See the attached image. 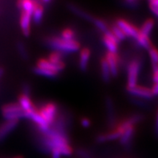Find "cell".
<instances>
[{
	"mask_svg": "<svg viewBox=\"0 0 158 158\" xmlns=\"http://www.w3.org/2000/svg\"><path fill=\"white\" fill-rule=\"evenodd\" d=\"M45 44L53 51H59L65 54H72L78 52L81 49V44L76 40H68L61 37L60 36H49L45 40Z\"/></svg>",
	"mask_w": 158,
	"mask_h": 158,
	"instance_id": "6da1fadb",
	"label": "cell"
},
{
	"mask_svg": "<svg viewBox=\"0 0 158 158\" xmlns=\"http://www.w3.org/2000/svg\"><path fill=\"white\" fill-rule=\"evenodd\" d=\"M142 65V59L140 57H135L132 59L128 63L127 67V87L130 88L138 85V77L141 73Z\"/></svg>",
	"mask_w": 158,
	"mask_h": 158,
	"instance_id": "7a4b0ae2",
	"label": "cell"
},
{
	"mask_svg": "<svg viewBox=\"0 0 158 158\" xmlns=\"http://www.w3.org/2000/svg\"><path fill=\"white\" fill-rule=\"evenodd\" d=\"M1 113L5 120L19 121L21 118H27L25 112L18 102H10L4 105L1 108Z\"/></svg>",
	"mask_w": 158,
	"mask_h": 158,
	"instance_id": "3957f363",
	"label": "cell"
},
{
	"mask_svg": "<svg viewBox=\"0 0 158 158\" xmlns=\"http://www.w3.org/2000/svg\"><path fill=\"white\" fill-rule=\"evenodd\" d=\"M38 111L45 122L51 127L59 116V106L54 102H48L41 106Z\"/></svg>",
	"mask_w": 158,
	"mask_h": 158,
	"instance_id": "277c9868",
	"label": "cell"
},
{
	"mask_svg": "<svg viewBox=\"0 0 158 158\" xmlns=\"http://www.w3.org/2000/svg\"><path fill=\"white\" fill-rule=\"evenodd\" d=\"M115 23L122 29L127 37H130V38L135 40L139 35L140 29L127 20L122 19V18H118L116 20Z\"/></svg>",
	"mask_w": 158,
	"mask_h": 158,
	"instance_id": "5b68a950",
	"label": "cell"
},
{
	"mask_svg": "<svg viewBox=\"0 0 158 158\" xmlns=\"http://www.w3.org/2000/svg\"><path fill=\"white\" fill-rule=\"evenodd\" d=\"M128 94L133 96V98L143 99V100H149L154 97L152 89H149L147 86L136 85L135 86L130 88H126Z\"/></svg>",
	"mask_w": 158,
	"mask_h": 158,
	"instance_id": "8992f818",
	"label": "cell"
},
{
	"mask_svg": "<svg viewBox=\"0 0 158 158\" xmlns=\"http://www.w3.org/2000/svg\"><path fill=\"white\" fill-rule=\"evenodd\" d=\"M32 13L27 11H21L19 19V26L23 36L29 37L31 34Z\"/></svg>",
	"mask_w": 158,
	"mask_h": 158,
	"instance_id": "52a82bcc",
	"label": "cell"
},
{
	"mask_svg": "<svg viewBox=\"0 0 158 158\" xmlns=\"http://www.w3.org/2000/svg\"><path fill=\"white\" fill-rule=\"evenodd\" d=\"M105 58L107 61L109 67L111 76L115 78L118 74V67L120 64V58L117 53H113L107 51L105 54Z\"/></svg>",
	"mask_w": 158,
	"mask_h": 158,
	"instance_id": "ba28073f",
	"label": "cell"
},
{
	"mask_svg": "<svg viewBox=\"0 0 158 158\" xmlns=\"http://www.w3.org/2000/svg\"><path fill=\"white\" fill-rule=\"evenodd\" d=\"M105 103H106V115H107V121L108 126L113 129L116 127L117 121H116V111L115 107L112 98L109 96H107L105 100Z\"/></svg>",
	"mask_w": 158,
	"mask_h": 158,
	"instance_id": "9c48e42d",
	"label": "cell"
},
{
	"mask_svg": "<svg viewBox=\"0 0 158 158\" xmlns=\"http://www.w3.org/2000/svg\"><path fill=\"white\" fill-rule=\"evenodd\" d=\"M122 134H123V132L119 128L115 127L113 129L110 130V131L99 134L96 137L95 141L98 143H102L108 141H114V140L119 139Z\"/></svg>",
	"mask_w": 158,
	"mask_h": 158,
	"instance_id": "30bf717a",
	"label": "cell"
},
{
	"mask_svg": "<svg viewBox=\"0 0 158 158\" xmlns=\"http://www.w3.org/2000/svg\"><path fill=\"white\" fill-rule=\"evenodd\" d=\"M102 41L107 51L113 53H117L118 48V40L111 32L110 29L106 33H104L102 36Z\"/></svg>",
	"mask_w": 158,
	"mask_h": 158,
	"instance_id": "8fae6325",
	"label": "cell"
},
{
	"mask_svg": "<svg viewBox=\"0 0 158 158\" xmlns=\"http://www.w3.org/2000/svg\"><path fill=\"white\" fill-rule=\"evenodd\" d=\"M135 134V126L132 125L128 127L124 131L121 137L119 138V143L122 147L125 149H129L132 147L133 141Z\"/></svg>",
	"mask_w": 158,
	"mask_h": 158,
	"instance_id": "7c38bea8",
	"label": "cell"
},
{
	"mask_svg": "<svg viewBox=\"0 0 158 158\" xmlns=\"http://www.w3.org/2000/svg\"><path fill=\"white\" fill-rule=\"evenodd\" d=\"M18 103L19 104V106L25 112L26 116H27L30 112L33 111L37 108L35 106L34 103H33L32 100H31L30 94L23 93V92L19 96Z\"/></svg>",
	"mask_w": 158,
	"mask_h": 158,
	"instance_id": "4fadbf2b",
	"label": "cell"
},
{
	"mask_svg": "<svg viewBox=\"0 0 158 158\" xmlns=\"http://www.w3.org/2000/svg\"><path fill=\"white\" fill-rule=\"evenodd\" d=\"M19 121L5 120L0 124V142L4 141L17 127Z\"/></svg>",
	"mask_w": 158,
	"mask_h": 158,
	"instance_id": "5bb4252c",
	"label": "cell"
},
{
	"mask_svg": "<svg viewBox=\"0 0 158 158\" xmlns=\"http://www.w3.org/2000/svg\"><path fill=\"white\" fill-rule=\"evenodd\" d=\"M68 7L70 10V11L72 12L73 14L77 15V16L80 17L81 19H84L85 21H89V22H93L95 17L93 16L92 14H90L89 13H88L87 11L81 8V7H79V6L75 5V4L70 3L68 5Z\"/></svg>",
	"mask_w": 158,
	"mask_h": 158,
	"instance_id": "9a60e30c",
	"label": "cell"
},
{
	"mask_svg": "<svg viewBox=\"0 0 158 158\" xmlns=\"http://www.w3.org/2000/svg\"><path fill=\"white\" fill-rule=\"evenodd\" d=\"M91 58V51L88 48H84L80 51L78 59L79 69L82 72H86L89 67Z\"/></svg>",
	"mask_w": 158,
	"mask_h": 158,
	"instance_id": "2e32d148",
	"label": "cell"
},
{
	"mask_svg": "<svg viewBox=\"0 0 158 158\" xmlns=\"http://www.w3.org/2000/svg\"><path fill=\"white\" fill-rule=\"evenodd\" d=\"M35 66L39 67V68L47 69V70L55 71V72L60 73L61 71L64 70L65 68V64H61V65H56L51 63L48 59L45 58H41L37 60Z\"/></svg>",
	"mask_w": 158,
	"mask_h": 158,
	"instance_id": "e0dca14e",
	"label": "cell"
},
{
	"mask_svg": "<svg viewBox=\"0 0 158 158\" xmlns=\"http://www.w3.org/2000/svg\"><path fill=\"white\" fill-rule=\"evenodd\" d=\"M43 15H44V7L39 2L36 1L32 11V23H34L35 24H40L42 22Z\"/></svg>",
	"mask_w": 158,
	"mask_h": 158,
	"instance_id": "ac0fdd59",
	"label": "cell"
},
{
	"mask_svg": "<svg viewBox=\"0 0 158 158\" xmlns=\"http://www.w3.org/2000/svg\"><path fill=\"white\" fill-rule=\"evenodd\" d=\"M100 70H101L102 78L105 83H109L112 76L110 74L109 67H108L107 61L105 56L100 59Z\"/></svg>",
	"mask_w": 158,
	"mask_h": 158,
	"instance_id": "d6986e66",
	"label": "cell"
},
{
	"mask_svg": "<svg viewBox=\"0 0 158 158\" xmlns=\"http://www.w3.org/2000/svg\"><path fill=\"white\" fill-rule=\"evenodd\" d=\"M134 41H135V45L137 46L140 47V48L147 49V50H148L152 45L150 37L149 36H147V35L141 34V32L139 33L138 37L134 40Z\"/></svg>",
	"mask_w": 158,
	"mask_h": 158,
	"instance_id": "ffe728a7",
	"label": "cell"
},
{
	"mask_svg": "<svg viewBox=\"0 0 158 158\" xmlns=\"http://www.w3.org/2000/svg\"><path fill=\"white\" fill-rule=\"evenodd\" d=\"M32 70L33 72L35 73V74L37 75V76L46 77V78H56V77L58 76L59 74V73L55 72V71L49 70L44 68H41L37 66H35L34 68H33Z\"/></svg>",
	"mask_w": 158,
	"mask_h": 158,
	"instance_id": "44dd1931",
	"label": "cell"
},
{
	"mask_svg": "<svg viewBox=\"0 0 158 158\" xmlns=\"http://www.w3.org/2000/svg\"><path fill=\"white\" fill-rule=\"evenodd\" d=\"M155 22L152 19H148L146 20L143 23V24L140 28V32L144 35L149 36L151 35L152 31L154 27H155Z\"/></svg>",
	"mask_w": 158,
	"mask_h": 158,
	"instance_id": "7402d4cb",
	"label": "cell"
},
{
	"mask_svg": "<svg viewBox=\"0 0 158 158\" xmlns=\"http://www.w3.org/2000/svg\"><path fill=\"white\" fill-rule=\"evenodd\" d=\"M36 1L37 0H18V7L21 11L32 13Z\"/></svg>",
	"mask_w": 158,
	"mask_h": 158,
	"instance_id": "603a6c76",
	"label": "cell"
},
{
	"mask_svg": "<svg viewBox=\"0 0 158 158\" xmlns=\"http://www.w3.org/2000/svg\"><path fill=\"white\" fill-rule=\"evenodd\" d=\"M64 54L62 53L59 52V51H53L50 54L48 55V59L51 63L56 65H61L65 64L64 62Z\"/></svg>",
	"mask_w": 158,
	"mask_h": 158,
	"instance_id": "cb8c5ba5",
	"label": "cell"
},
{
	"mask_svg": "<svg viewBox=\"0 0 158 158\" xmlns=\"http://www.w3.org/2000/svg\"><path fill=\"white\" fill-rule=\"evenodd\" d=\"M110 31L113 33V35L116 37V38L118 40V42H121V41H124L127 39V36L124 34V31L122 30V29L120 28L116 23H113L110 27Z\"/></svg>",
	"mask_w": 158,
	"mask_h": 158,
	"instance_id": "d4e9b609",
	"label": "cell"
},
{
	"mask_svg": "<svg viewBox=\"0 0 158 158\" xmlns=\"http://www.w3.org/2000/svg\"><path fill=\"white\" fill-rule=\"evenodd\" d=\"M92 23H93V24L97 28L101 31V32L103 33V34L110 30V27L108 25V23H106L104 20L100 19V18H94Z\"/></svg>",
	"mask_w": 158,
	"mask_h": 158,
	"instance_id": "484cf974",
	"label": "cell"
},
{
	"mask_svg": "<svg viewBox=\"0 0 158 158\" xmlns=\"http://www.w3.org/2000/svg\"><path fill=\"white\" fill-rule=\"evenodd\" d=\"M16 48L18 52H19L20 56H21V58L23 59H25V60L29 59V54L28 51V48H27V45H25L24 43H23L22 41H19V42L17 43Z\"/></svg>",
	"mask_w": 158,
	"mask_h": 158,
	"instance_id": "4316f807",
	"label": "cell"
},
{
	"mask_svg": "<svg viewBox=\"0 0 158 158\" xmlns=\"http://www.w3.org/2000/svg\"><path fill=\"white\" fill-rule=\"evenodd\" d=\"M147 51L149 52L152 67L158 66V49L156 48L155 45H152Z\"/></svg>",
	"mask_w": 158,
	"mask_h": 158,
	"instance_id": "83f0119b",
	"label": "cell"
},
{
	"mask_svg": "<svg viewBox=\"0 0 158 158\" xmlns=\"http://www.w3.org/2000/svg\"><path fill=\"white\" fill-rule=\"evenodd\" d=\"M60 37L68 40H76V32L73 29L68 27V28H64L61 31Z\"/></svg>",
	"mask_w": 158,
	"mask_h": 158,
	"instance_id": "f1b7e54d",
	"label": "cell"
},
{
	"mask_svg": "<svg viewBox=\"0 0 158 158\" xmlns=\"http://www.w3.org/2000/svg\"><path fill=\"white\" fill-rule=\"evenodd\" d=\"M123 5L129 8H135L139 5L140 0H122Z\"/></svg>",
	"mask_w": 158,
	"mask_h": 158,
	"instance_id": "f546056e",
	"label": "cell"
},
{
	"mask_svg": "<svg viewBox=\"0 0 158 158\" xmlns=\"http://www.w3.org/2000/svg\"><path fill=\"white\" fill-rule=\"evenodd\" d=\"M76 154L80 158H91V154L88 150L83 149V148H79L77 149Z\"/></svg>",
	"mask_w": 158,
	"mask_h": 158,
	"instance_id": "4dcf8cb0",
	"label": "cell"
},
{
	"mask_svg": "<svg viewBox=\"0 0 158 158\" xmlns=\"http://www.w3.org/2000/svg\"><path fill=\"white\" fill-rule=\"evenodd\" d=\"M80 124L83 127L88 128V127H89L91 126V124H92V122L90 121V119L89 118L82 117L80 119Z\"/></svg>",
	"mask_w": 158,
	"mask_h": 158,
	"instance_id": "1f68e13d",
	"label": "cell"
},
{
	"mask_svg": "<svg viewBox=\"0 0 158 158\" xmlns=\"http://www.w3.org/2000/svg\"><path fill=\"white\" fill-rule=\"evenodd\" d=\"M152 68L153 75H152V79L154 83H158V66L152 67Z\"/></svg>",
	"mask_w": 158,
	"mask_h": 158,
	"instance_id": "d6a6232c",
	"label": "cell"
},
{
	"mask_svg": "<svg viewBox=\"0 0 158 158\" xmlns=\"http://www.w3.org/2000/svg\"><path fill=\"white\" fill-rule=\"evenodd\" d=\"M155 133L156 137L158 138V110L157 111V114H156L155 124Z\"/></svg>",
	"mask_w": 158,
	"mask_h": 158,
	"instance_id": "836d02e7",
	"label": "cell"
},
{
	"mask_svg": "<svg viewBox=\"0 0 158 158\" xmlns=\"http://www.w3.org/2000/svg\"><path fill=\"white\" fill-rule=\"evenodd\" d=\"M152 91L154 97L158 95V83H154V85L152 88Z\"/></svg>",
	"mask_w": 158,
	"mask_h": 158,
	"instance_id": "e575fe53",
	"label": "cell"
},
{
	"mask_svg": "<svg viewBox=\"0 0 158 158\" xmlns=\"http://www.w3.org/2000/svg\"><path fill=\"white\" fill-rule=\"evenodd\" d=\"M150 7H158V0H149Z\"/></svg>",
	"mask_w": 158,
	"mask_h": 158,
	"instance_id": "d590c367",
	"label": "cell"
},
{
	"mask_svg": "<svg viewBox=\"0 0 158 158\" xmlns=\"http://www.w3.org/2000/svg\"><path fill=\"white\" fill-rule=\"evenodd\" d=\"M51 158H61V157H62V155L59 153L56 152H52L51 153Z\"/></svg>",
	"mask_w": 158,
	"mask_h": 158,
	"instance_id": "8d00e7d4",
	"label": "cell"
},
{
	"mask_svg": "<svg viewBox=\"0 0 158 158\" xmlns=\"http://www.w3.org/2000/svg\"><path fill=\"white\" fill-rule=\"evenodd\" d=\"M151 10L156 16L158 17V7H150Z\"/></svg>",
	"mask_w": 158,
	"mask_h": 158,
	"instance_id": "74e56055",
	"label": "cell"
},
{
	"mask_svg": "<svg viewBox=\"0 0 158 158\" xmlns=\"http://www.w3.org/2000/svg\"><path fill=\"white\" fill-rule=\"evenodd\" d=\"M4 73H5V70L2 68H0V79L2 78Z\"/></svg>",
	"mask_w": 158,
	"mask_h": 158,
	"instance_id": "f35d334b",
	"label": "cell"
},
{
	"mask_svg": "<svg viewBox=\"0 0 158 158\" xmlns=\"http://www.w3.org/2000/svg\"><path fill=\"white\" fill-rule=\"evenodd\" d=\"M11 158H24V157L22 155H16V156H14V157H13Z\"/></svg>",
	"mask_w": 158,
	"mask_h": 158,
	"instance_id": "ab89813d",
	"label": "cell"
},
{
	"mask_svg": "<svg viewBox=\"0 0 158 158\" xmlns=\"http://www.w3.org/2000/svg\"><path fill=\"white\" fill-rule=\"evenodd\" d=\"M41 1H42L43 3H48L50 2L51 0H41Z\"/></svg>",
	"mask_w": 158,
	"mask_h": 158,
	"instance_id": "60d3db41",
	"label": "cell"
}]
</instances>
